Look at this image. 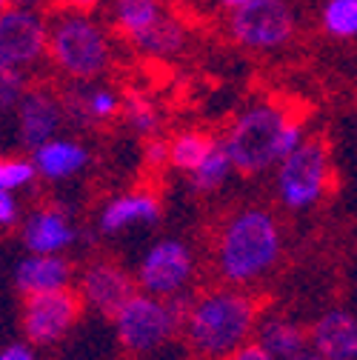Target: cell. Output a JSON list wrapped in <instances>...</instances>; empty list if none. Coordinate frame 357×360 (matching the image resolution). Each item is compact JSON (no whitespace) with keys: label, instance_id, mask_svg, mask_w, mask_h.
Masks as SVG:
<instances>
[{"label":"cell","instance_id":"24","mask_svg":"<svg viewBox=\"0 0 357 360\" xmlns=\"http://www.w3.org/2000/svg\"><path fill=\"white\" fill-rule=\"evenodd\" d=\"M318 23L332 40H357V0H320Z\"/></svg>","mask_w":357,"mask_h":360},{"label":"cell","instance_id":"6","mask_svg":"<svg viewBox=\"0 0 357 360\" xmlns=\"http://www.w3.org/2000/svg\"><path fill=\"white\" fill-rule=\"evenodd\" d=\"M272 172V192L278 206L294 214L311 212L332 192V149L323 138H306Z\"/></svg>","mask_w":357,"mask_h":360},{"label":"cell","instance_id":"12","mask_svg":"<svg viewBox=\"0 0 357 360\" xmlns=\"http://www.w3.org/2000/svg\"><path fill=\"white\" fill-rule=\"evenodd\" d=\"M15 131L18 141L26 152L37 149L40 143H46L52 138H58L60 129L66 126V106H63V95L55 92L52 86L37 83L29 86L20 103L15 106Z\"/></svg>","mask_w":357,"mask_h":360},{"label":"cell","instance_id":"31","mask_svg":"<svg viewBox=\"0 0 357 360\" xmlns=\"http://www.w3.org/2000/svg\"><path fill=\"white\" fill-rule=\"evenodd\" d=\"M0 360H37V346H32L29 340L6 343L0 346Z\"/></svg>","mask_w":357,"mask_h":360},{"label":"cell","instance_id":"20","mask_svg":"<svg viewBox=\"0 0 357 360\" xmlns=\"http://www.w3.org/2000/svg\"><path fill=\"white\" fill-rule=\"evenodd\" d=\"M254 340L263 343L278 360H286V357H292L309 346V329L303 323H297L294 318H289V314L266 311L257 321Z\"/></svg>","mask_w":357,"mask_h":360},{"label":"cell","instance_id":"35","mask_svg":"<svg viewBox=\"0 0 357 360\" xmlns=\"http://www.w3.org/2000/svg\"><path fill=\"white\" fill-rule=\"evenodd\" d=\"M286 360H323L315 349H311V346H306L303 352H297V354H292V357H286Z\"/></svg>","mask_w":357,"mask_h":360},{"label":"cell","instance_id":"15","mask_svg":"<svg viewBox=\"0 0 357 360\" xmlns=\"http://www.w3.org/2000/svg\"><path fill=\"white\" fill-rule=\"evenodd\" d=\"M123 101L115 86L95 80V83H72L63 92L66 117L80 126H100L112 123L115 117H123Z\"/></svg>","mask_w":357,"mask_h":360},{"label":"cell","instance_id":"2","mask_svg":"<svg viewBox=\"0 0 357 360\" xmlns=\"http://www.w3.org/2000/svg\"><path fill=\"white\" fill-rule=\"evenodd\" d=\"M260 314L263 306L249 289L229 283L206 286L189 300L183 338L195 357L223 360L254 338Z\"/></svg>","mask_w":357,"mask_h":360},{"label":"cell","instance_id":"11","mask_svg":"<svg viewBox=\"0 0 357 360\" xmlns=\"http://www.w3.org/2000/svg\"><path fill=\"white\" fill-rule=\"evenodd\" d=\"M74 289L80 292L86 311L112 318V314L138 292V283H135V272H129L117 260L95 257L77 272Z\"/></svg>","mask_w":357,"mask_h":360},{"label":"cell","instance_id":"30","mask_svg":"<svg viewBox=\"0 0 357 360\" xmlns=\"http://www.w3.org/2000/svg\"><path fill=\"white\" fill-rule=\"evenodd\" d=\"M223 360H278L269 349H266L263 343H257L254 338L249 340V343H243L240 349H235L229 357H223Z\"/></svg>","mask_w":357,"mask_h":360},{"label":"cell","instance_id":"29","mask_svg":"<svg viewBox=\"0 0 357 360\" xmlns=\"http://www.w3.org/2000/svg\"><path fill=\"white\" fill-rule=\"evenodd\" d=\"M143 163L149 169H166L169 166V138L163 134H152L143 141Z\"/></svg>","mask_w":357,"mask_h":360},{"label":"cell","instance_id":"22","mask_svg":"<svg viewBox=\"0 0 357 360\" xmlns=\"http://www.w3.org/2000/svg\"><path fill=\"white\" fill-rule=\"evenodd\" d=\"M217 138L206 129H181L169 138V166L181 174L195 172L203 158L212 152Z\"/></svg>","mask_w":357,"mask_h":360},{"label":"cell","instance_id":"19","mask_svg":"<svg viewBox=\"0 0 357 360\" xmlns=\"http://www.w3.org/2000/svg\"><path fill=\"white\" fill-rule=\"evenodd\" d=\"M186 43H189L186 23L177 15H171V9H169L152 29H146L135 40H129V46L135 49L138 55L152 58V60H171V58H177L186 49Z\"/></svg>","mask_w":357,"mask_h":360},{"label":"cell","instance_id":"14","mask_svg":"<svg viewBox=\"0 0 357 360\" xmlns=\"http://www.w3.org/2000/svg\"><path fill=\"white\" fill-rule=\"evenodd\" d=\"M80 238L72 214L58 203H40L20 220V243L26 252L66 255Z\"/></svg>","mask_w":357,"mask_h":360},{"label":"cell","instance_id":"8","mask_svg":"<svg viewBox=\"0 0 357 360\" xmlns=\"http://www.w3.org/2000/svg\"><path fill=\"white\" fill-rule=\"evenodd\" d=\"M197 278V255L183 238H157L146 246L135 266V283L141 292L157 297L186 295Z\"/></svg>","mask_w":357,"mask_h":360},{"label":"cell","instance_id":"25","mask_svg":"<svg viewBox=\"0 0 357 360\" xmlns=\"http://www.w3.org/2000/svg\"><path fill=\"white\" fill-rule=\"evenodd\" d=\"M123 120L129 126L131 134L138 138H152V134H160L163 129V115L157 109V103L152 98H146L143 92H129L123 101Z\"/></svg>","mask_w":357,"mask_h":360},{"label":"cell","instance_id":"34","mask_svg":"<svg viewBox=\"0 0 357 360\" xmlns=\"http://www.w3.org/2000/svg\"><path fill=\"white\" fill-rule=\"evenodd\" d=\"M214 4H217V6L223 9V12H226V15H229V12L240 9V6H246V4H249V0H214Z\"/></svg>","mask_w":357,"mask_h":360},{"label":"cell","instance_id":"37","mask_svg":"<svg viewBox=\"0 0 357 360\" xmlns=\"http://www.w3.org/2000/svg\"><path fill=\"white\" fill-rule=\"evenodd\" d=\"M0 158H4V155H0Z\"/></svg>","mask_w":357,"mask_h":360},{"label":"cell","instance_id":"10","mask_svg":"<svg viewBox=\"0 0 357 360\" xmlns=\"http://www.w3.org/2000/svg\"><path fill=\"white\" fill-rule=\"evenodd\" d=\"M49 52V18L40 9L9 6L0 12V60L18 69H34Z\"/></svg>","mask_w":357,"mask_h":360},{"label":"cell","instance_id":"13","mask_svg":"<svg viewBox=\"0 0 357 360\" xmlns=\"http://www.w3.org/2000/svg\"><path fill=\"white\" fill-rule=\"evenodd\" d=\"M163 217V200L155 189L138 186L112 195L98 212V232L106 238L126 235L131 229H152Z\"/></svg>","mask_w":357,"mask_h":360},{"label":"cell","instance_id":"36","mask_svg":"<svg viewBox=\"0 0 357 360\" xmlns=\"http://www.w3.org/2000/svg\"><path fill=\"white\" fill-rule=\"evenodd\" d=\"M12 6V0H0V12H6Z\"/></svg>","mask_w":357,"mask_h":360},{"label":"cell","instance_id":"3","mask_svg":"<svg viewBox=\"0 0 357 360\" xmlns=\"http://www.w3.org/2000/svg\"><path fill=\"white\" fill-rule=\"evenodd\" d=\"M306 138H309L306 120L272 101L249 103L232 117L226 131L220 134L223 146L232 155L238 174L243 177L272 172Z\"/></svg>","mask_w":357,"mask_h":360},{"label":"cell","instance_id":"21","mask_svg":"<svg viewBox=\"0 0 357 360\" xmlns=\"http://www.w3.org/2000/svg\"><path fill=\"white\" fill-rule=\"evenodd\" d=\"M109 4V26L129 43L146 29H152L166 12V0H106Z\"/></svg>","mask_w":357,"mask_h":360},{"label":"cell","instance_id":"4","mask_svg":"<svg viewBox=\"0 0 357 360\" xmlns=\"http://www.w3.org/2000/svg\"><path fill=\"white\" fill-rule=\"evenodd\" d=\"M46 60L69 83L103 80L115 63L112 32L89 9L58 6V12L49 15Z\"/></svg>","mask_w":357,"mask_h":360},{"label":"cell","instance_id":"27","mask_svg":"<svg viewBox=\"0 0 357 360\" xmlns=\"http://www.w3.org/2000/svg\"><path fill=\"white\" fill-rule=\"evenodd\" d=\"M26 89H29V72L0 60V117L15 115V106L20 103Z\"/></svg>","mask_w":357,"mask_h":360},{"label":"cell","instance_id":"18","mask_svg":"<svg viewBox=\"0 0 357 360\" xmlns=\"http://www.w3.org/2000/svg\"><path fill=\"white\" fill-rule=\"evenodd\" d=\"M72 281H74V266L66 255H40V252H26V257L18 260L12 275V283L20 292V297L66 289L72 286Z\"/></svg>","mask_w":357,"mask_h":360},{"label":"cell","instance_id":"23","mask_svg":"<svg viewBox=\"0 0 357 360\" xmlns=\"http://www.w3.org/2000/svg\"><path fill=\"white\" fill-rule=\"evenodd\" d=\"M235 163H232V155L226 152V146H223V141L217 138V143L212 146V152L203 158V163L189 172V189L195 195H217L223 186L229 184V180L235 177Z\"/></svg>","mask_w":357,"mask_h":360},{"label":"cell","instance_id":"1","mask_svg":"<svg viewBox=\"0 0 357 360\" xmlns=\"http://www.w3.org/2000/svg\"><path fill=\"white\" fill-rule=\"evenodd\" d=\"M286 249V235L269 206H240L220 220L212 238V269L220 283L252 289L269 278Z\"/></svg>","mask_w":357,"mask_h":360},{"label":"cell","instance_id":"32","mask_svg":"<svg viewBox=\"0 0 357 360\" xmlns=\"http://www.w3.org/2000/svg\"><path fill=\"white\" fill-rule=\"evenodd\" d=\"M55 6H69V9H89V12H95L98 6H103L106 0H52Z\"/></svg>","mask_w":357,"mask_h":360},{"label":"cell","instance_id":"5","mask_svg":"<svg viewBox=\"0 0 357 360\" xmlns=\"http://www.w3.org/2000/svg\"><path fill=\"white\" fill-rule=\"evenodd\" d=\"M189 300H192L189 292L174 297H157L138 289L109 318L120 349L135 357H146L166 349L177 335H183Z\"/></svg>","mask_w":357,"mask_h":360},{"label":"cell","instance_id":"7","mask_svg":"<svg viewBox=\"0 0 357 360\" xmlns=\"http://www.w3.org/2000/svg\"><path fill=\"white\" fill-rule=\"evenodd\" d=\"M226 34L235 46L272 55L286 49L297 34V12L292 0H249L246 6L229 12Z\"/></svg>","mask_w":357,"mask_h":360},{"label":"cell","instance_id":"17","mask_svg":"<svg viewBox=\"0 0 357 360\" xmlns=\"http://www.w3.org/2000/svg\"><path fill=\"white\" fill-rule=\"evenodd\" d=\"M34 166H37V174L43 184H69V180L80 177L89 163H92V152H89V146L77 138H63V134H58V138L40 143L37 149L29 152Z\"/></svg>","mask_w":357,"mask_h":360},{"label":"cell","instance_id":"16","mask_svg":"<svg viewBox=\"0 0 357 360\" xmlns=\"http://www.w3.org/2000/svg\"><path fill=\"white\" fill-rule=\"evenodd\" d=\"M309 346L323 360H357V314L332 306L309 326Z\"/></svg>","mask_w":357,"mask_h":360},{"label":"cell","instance_id":"26","mask_svg":"<svg viewBox=\"0 0 357 360\" xmlns=\"http://www.w3.org/2000/svg\"><path fill=\"white\" fill-rule=\"evenodd\" d=\"M37 180H40V174H37V166H34L32 155L29 158H23V155L0 158V186L4 189L20 195V192L32 189Z\"/></svg>","mask_w":357,"mask_h":360},{"label":"cell","instance_id":"28","mask_svg":"<svg viewBox=\"0 0 357 360\" xmlns=\"http://www.w3.org/2000/svg\"><path fill=\"white\" fill-rule=\"evenodd\" d=\"M23 212H20V200L15 192L0 189V232H12L15 226H20Z\"/></svg>","mask_w":357,"mask_h":360},{"label":"cell","instance_id":"9","mask_svg":"<svg viewBox=\"0 0 357 360\" xmlns=\"http://www.w3.org/2000/svg\"><path fill=\"white\" fill-rule=\"evenodd\" d=\"M83 311L86 306L74 286L26 295L20 306V332L32 346L49 349L77 326Z\"/></svg>","mask_w":357,"mask_h":360},{"label":"cell","instance_id":"33","mask_svg":"<svg viewBox=\"0 0 357 360\" xmlns=\"http://www.w3.org/2000/svg\"><path fill=\"white\" fill-rule=\"evenodd\" d=\"M52 0H12V6H20V9H46Z\"/></svg>","mask_w":357,"mask_h":360}]
</instances>
